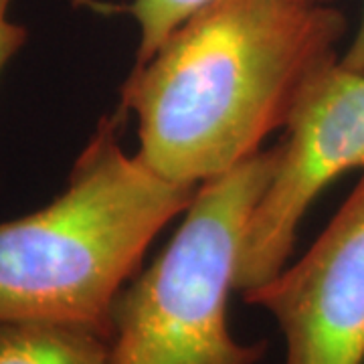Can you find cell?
<instances>
[{
	"instance_id": "cell-7",
	"label": "cell",
	"mask_w": 364,
	"mask_h": 364,
	"mask_svg": "<svg viewBox=\"0 0 364 364\" xmlns=\"http://www.w3.org/2000/svg\"><path fill=\"white\" fill-rule=\"evenodd\" d=\"M215 0H132L128 4H114L109 11L114 13H128L140 26V45L136 53V63H146L158 47L168 39L170 33L203 6ZM308 2H322L334 4L336 0H308Z\"/></svg>"
},
{
	"instance_id": "cell-3",
	"label": "cell",
	"mask_w": 364,
	"mask_h": 364,
	"mask_svg": "<svg viewBox=\"0 0 364 364\" xmlns=\"http://www.w3.org/2000/svg\"><path fill=\"white\" fill-rule=\"evenodd\" d=\"M277 148L198 184L170 243L122 289L112 316V364H257L267 342H241L229 298L249 217Z\"/></svg>"
},
{
	"instance_id": "cell-6",
	"label": "cell",
	"mask_w": 364,
	"mask_h": 364,
	"mask_svg": "<svg viewBox=\"0 0 364 364\" xmlns=\"http://www.w3.org/2000/svg\"><path fill=\"white\" fill-rule=\"evenodd\" d=\"M0 364H112V342L81 326L0 322Z\"/></svg>"
},
{
	"instance_id": "cell-1",
	"label": "cell",
	"mask_w": 364,
	"mask_h": 364,
	"mask_svg": "<svg viewBox=\"0 0 364 364\" xmlns=\"http://www.w3.org/2000/svg\"><path fill=\"white\" fill-rule=\"evenodd\" d=\"M346 16L308 0H215L142 65L119 109L138 117V156L160 176L203 184L286 130L316 75L338 61Z\"/></svg>"
},
{
	"instance_id": "cell-5",
	"label": "cell",
	"mask_w": 364,
	"mask_h": 364,
	"mask_svg": "<svg viewBox=\"0 0 364 364\" xmlns=\"http://www.w3.org/2000/svg\"><path fill=\"white\" fill-rule=\"evenodd\" d=\"M243 299L275 320L286 364H364V174L312 247Z\"/></svg>"
},
{
	"instance_id": "cell-2",
	"label": "cell",
	"mask_w": 364,
	"mask_h": 364,
	"mask_svg": "<svg viewBox=\"0 0 364 364\" xmlns=\"http://www.w3.org/2000/svg\"><path fill=\"white\" fill-rule=\"evenodd\" d=\"M126 112L102 116L47 207L0 223V322L81 326L112 340L117 296L198 186L172 182L122 146Z\"/></svg>"
},
{
	"instance_id": "cell-9",
	"label": "cell",
	"mask_w": 364,
	"mask_h": 364,
	"mask_svg": "<svg viewBox=\"0 0 364 364\" xmlns=\"http://www.w3.org/2000/svg\"><path fill=\"white\" fill-rule=\"evenodd\" d=\"M340 65L350 69V71H358V73H364V14L363 21H360V26L354 35V39L348 45L346 53L340 57Z\"/></svg>"
},
{
	"instance_id": "cell-4",
	"label": "cell",
	"mask_w": 364,
	"mask_h": 364,
	"mask_svg": "<svg viewBox=\"0 0 364 364\" xmlns=\"http://www.w3.org/2000/svg\"><path fill=\"white\" fill-rule=\"evenodd\" d=\"M275 170L249 217L235 287L243 296L267 284L289 261L299 223L340 174L364 168V73L336 63L301 95L275 146Z\"/></svg>"
},
{
	"instance_id": "cell-8",
	"label": "cell",
	"mask_w": 364,
	"mask_h": 364,
	"mask_svg": "<svg viewBox=\"0 0 364 364\" xmlns=\"http://www.w3.org/2000/svg\"><path fill=\"white\" fill-rule=\"evenodd\" d=\"M13 0H0V73L16 53L25 47L28 31L9 16Z\"/></svg>"
}]
</instances>
